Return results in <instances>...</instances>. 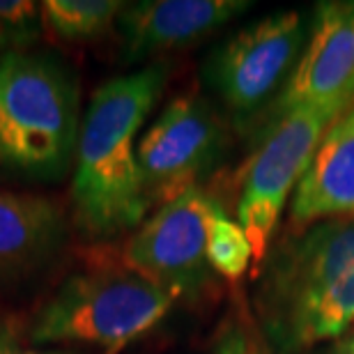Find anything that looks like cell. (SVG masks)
Returning <instances> with one entry per match:
<instances>
[{
	"instance_id": "obj_1",
	"label": "cell",
	"mask_w": 354,
	"mask_h": 354,
	"mask_svg": "<svg viewBox=\"0 0 354 354\" xmlns=\"http://www.w3.org/2000/svg\"><path fill=\"white\" fill-rule=\"evenodd\" d=\"M164 81V67H145L106 81L90 99L76 143L72 198L76 221L92 237L136 228L150 209L136 138Z\"/></svg>"
},
{
	"instance_id": "obj_2",
	"label": "cell",
	"mask_w": 354,
	"mask_h": 354,
	"mask_svg": "<svg viewBox=\"0 0 354 354\" xmlns=\"http://www.w3.org/2000/svg\"><path fill=\"white\" fill-rule=\"evenodd\" d=\"M79 131V86L62 62L39 53H0V166L60 177Z\"/></svg>"
},
{
	"instance_id": "obj_3",
	"label": "cell",
	"mask_w": 354,
	"mask_h": 354,
	"mask_svg": "<svg viewBox=\"0 0 354 354\" xmlns=\"http://www.w3.org/2000/svg\"><path fill=\"white\" fill-rule=\"evenodd\" d=\"M173 304V295L127 267L79 274L37 313L30 341L122 345L159 324Z\"/></svg>"
},
{
	"instance_id": "obj_4",
	"label": "cell",
	"mask_w": 354,
	"mask_h": 354,
	"mask_svg": "<svg viewBox=\"0 0 354 354\" xmlns=\"http://www.w3.org/2000/svg\"><path fill=\"white\" fill-rule=\"evenodd\" d=\"M338 115L320 109H295L265 133L258 150L246 159L237 175L235 216L249 237L253 251V274L269 256L276 225L288 198L308 171L313 154Z\"/></svg>"
},
{
	"instance_id": "obj_5",
	"label": "cell",
	"mask_w": 354,
	"mask_h": 354,
	"mask_svg": "<svg viewBox=\"0 0 354 354\" xmlns=\"http://www.w3.org/2000/svg\"><path fill=\"white\" fill-rule=\"evenodd\" d=\"M354 274V218L324 221L288 237L265 258L258 310L279 343L310 304Z\"/></svg>"
},
{
	"instance_id": "obj_6",
	"label": "cell",
	"mask_w": 354,
	"mask_h": 354,
	"mask_svg": "<svg viewBox=\"0 0 354 354\" xmlns=\"http://www.w3.org/2000/svg\"><path fill=\"white\" fill-rule=\"evenodd\" d=\"M221 207L203 187H194L161 205L129 237L124 267L180 299H198L212 286L207 235Z\"/></svg>"
},
{
	"instance_id": "obj_7",
	"label": "cell",
	"mask_w": 354,
	"mask_h": 354,
	"mask_svg": "<svg viewBox=\"0 0 354 354\" xmlns=\"http://www.w3.org/2000/svg\"><path fill=\"white\" fill-rule=\"evenodd\" d=\"M223 147V124L196 92L175 97L138 140V168L150 205H166L214 166Z\"/></svg>"
},
{
	"instance_id": "obj_8",
	"label": "cell",
	"mask_w": 354,
	"mask_h": 354,
	"mask_svg": "<svg viewBox=\"0 0 354 354\" xmlns=\"http://www.w3.org/2000/svg\"><path fill=\"white\" fill-rule=\"evenodd\" d=\"M306 35L299 12H276L230 37L207 65L209 86L237 115L260 109L295 67Z\"/></svg>"
},
{
	"instance_id": "obj_9",
	"label": "cell",
	"mask_w": 354,
	"mask_h": 354,
	"mask_svg": "<svg viewBox=\"0 0 354 354\" xmlns=\"http://www.w3.org/2000/svg\"><path fill=\"white\" fill-rule=\"evenodd\" d=\"M354 106V3H322L310 39L281 95V113Z\"/></svg>"
},
{
	"instance_id": "obj_10",
	"label": "cell",
	"mask_w": 354,
	"mask_h": 354,
	"mask_svg": "<svg viewBox=\"0 0 354 354\" xmlns=\"http://www.w3.org/2000/svg\"><path fill=\"white\" fill-rule=\"evenodd\" d=\"M251 7L246 0H143L124 5L118 28L129 58H147L207 39Z\"/></svg>"
},
{
	"instance_id": "obj_11",
	"label": "cell",
	"mask_w": 354,
	"mask_h": 354,
	"mask_svg": "<svg viewBox=\"0 0 354 354\" xmlns=\"http://www.w3.org/2000/svg\"><path fill=\"white\" fill-rule=\"evenodd\" d=\"M354 218V106L327 127L290 203L288 232Z\"/></svg>"
},
{
	"instance_id": "obj_12",
	"label": "cell",
	"mask_w": 354,
	"mask_h": 354,
	"mask_svg": "<svg viewBox=\"0 0 354 354\" xmlns=\"http://www.w3.org/2000/svg\"><path fill=\"white\" fill-rule=\"evenodd\" d=\"M65 237L58 203L41 196L0 191V276L41 265Z\"/></svg>"
},
{
	"instance_id": "obj_13",
	"label": "cell",
	"mask_w": 354,
	"mask_h": 354,
	"mask_svg": "<svg viewBox=\"0 0 354 354\" xmlns=\"http://www.w3.org/2000/svg\"><path fill=\"white\" fill-rule=\"evenodd\" d=\"M354 322V274L324 292L304 310L283 338L295 350L310 348L320 341H331L345 334Z\"/></svg>"
},
{
	"instance_id": "obj_14",
	"label": "cell",
	"mask_w": 354,
	"mask_h": 354,
	"mask_svg": "<svg viewBox=\"0 0 354 354\" xmlns=\"http://www.w3.org/2000/svg\"><path fill=\"white\" fill-rule=\"evenodd\" d=\"M122 10L120 0H46L41 3V21L60 39H95L109 30Z\"/></svg>"
},
{
	"instance_id": "obj_15",
	"label": "cell",
	"mask_w": 354,
	"mask_h": 354,
	"mask_svg": "<svg viewBox=\"0 0 354 354\" xmlns=\"http://www.w3.org/2000/svg\"><path fill=\"white\" fill-rule=\"evenodd\" d=\"M207 265L214 274L237 286L253 269V251L242 225L218 207L212 216L207 235Z\"/></svg>"
},
{
	"instance_id": "obj_16",
	"label": "cell",
	"mask_w": 354,
	"mask_h": 354,
	"mask_svg": "<svg viewBox=\"0 0 354 354\" xmlns=\"http://www.w3.org/2000/svg\"><path fill=\"white\" fill-rule=\"evenodd\" d=\"M44 30L41 3L30 0H0V51L26 53Z\"/></svg>"
},
{
	"instance_id": "obj_17",
	"label": "cell",
	"mask_w": 354,
	"mask_h": 354,
	"mask_svg": "<svg viewBox=\"0 0 354 354\" xmlns=\"http://www.w3.org/2000/svg\"><path fill=\"white\" fill-rule=\"evenodd\" d=\"M214 354H274V350L263 334V327L253 320L251 310L239 306L216 338Z\"/></svg>"
},
{
	"instance_id": "obj_18",
	"label": "cell",
	"mask_w": 354,
	"mask_h": 354,
	"mask_svg": "<svg viewBox=\"0 0 354 354\" xmlns=\"http://www.w3.org/2000/svg\"><path fill=\"white\" fill-rule=\"evenodd\" d=\"M10 354H76V352H69V350H32V352H10Z\"/></svg>"
},
{
	"instance_id": "obj_19",
	"label": "cell",
	"mask_w": 354,
	"mask_h": 354,
	"mask_svg": "<svg viewBox=\"0 0 354 354\" xmlns=\"http://www.w3.org/2000/svg\"><path fill=\"white\" fill-rule=\"evenodd\" d=\"M10 352H12V343L0 334V354H10Z\"/></svg>"
},
{
	"instance_id": "obj_20",
	"label": "cell",
	"mask_w": 354,
	"mask_h": 354,
	"mask_svg": "<svg viewBox=\"0 0 354 354\" xmlns=\"http://www.w3.org/2000/svg\"><path fill=\"white\" fill-rule=\"evenodd\" d=\"M350 354H354V343H352V348H350Z\"/></svg>"
}]
</instances>
